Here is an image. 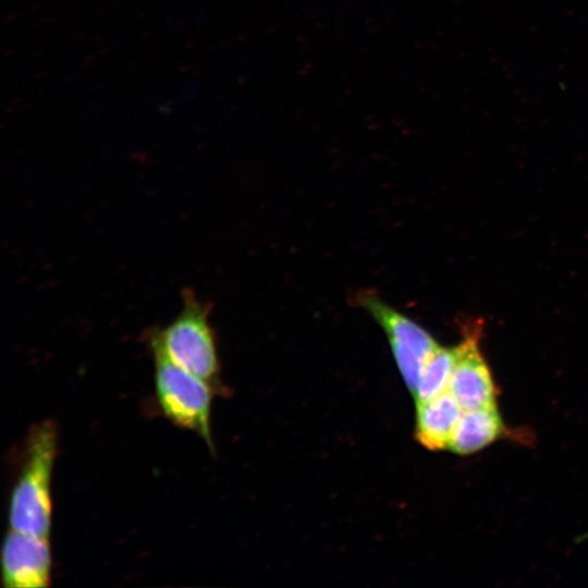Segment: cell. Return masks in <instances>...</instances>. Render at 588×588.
<instances>
[{
  "mask_svg": "<svg viewBox=\"0 0 588 588\" xmlns=\"http://www.w3.org/2000/svg\"><path fill=\"white\" fill-rule=\"evenodd\" d=\"M57 449L58 431L52 420L37 424L28 432L22 465L9 501L10 529L49 538L51 480Z\"/></svg>",
  "mask_w": 588,
  "mask_h": 588,
  "instance_id": "1",
  "label": "cell"
},
{
  "mask_svg": "<svg viewBox=\"0 0 588 588\" xmlns=\"http://www.w3.org/2000/svg\"><path fill=\"white\" fill-rule=\"evenodd\" d=\"M209 313L208 304L194 291L184 290L176 317L164 328L150 330L147 338L150 347L160 350L174 364L212 387L219 359Z\"/></svg>",
  "mask_w": 588,
  "mask_h": 588,
  "instance_id": "2",
  "label": "cell"
},
{
  "mask_svg": "<svg viewBox=\"0 0 588 588\" xmlns=\"http://www.w3.org/2000/svg\"><path fill=\"white\" fill-rule=\"evenodd\" d=\"M159 407L179 427L197 433L212 448L210 411L212 387L181 368L160 350L150 347Z\"/></svg>",
  "mask_w": 588,
  "mask_h": 588,
  "instance_id": "3",
  "label": "cell"
},
{
  "mask_svg": "<svg viewBox=\"0 0 588 588\" xmlns=\"http://www.w3.org/2000/svg\"><path fill=\"white\" fill-rule=\"evenodd\" d=\"M360 301L383 328L401 375L414 395L425 363L439 345L425 329L378 297L364 295Z\"/></svg>",
  "mask_w": 588,
  "mask_h": 588,
  "instance_id": "4",
  "label": "cell"
},
{
  "mask_svg": "<svg viewBox=\"0 0 588 588\" xmlns=\"http://www.w3.org/2000/svg\"><path fill=\"white\" fill-rule=\"evenodd\" d=\"M52 568L48 538L10 529L1 549V579L7 588H42L50 585Z\"/></svg>",
  "mask_w": 588,
  "mask_h": 588,
  "instance_id": "5",
  "label": "cell"
},
{
  "mask_svg": "<svg viewBox=\"0 0 588 588\" xmlns=\"http://www.w3.org/2000/svg\"><path fill=\"white\" fill-rule=\"evenodd\" d=\"M480 326H470L457 345V359L448 391L464 411L495 405V385L480 348Z\"/></svg>",
  "mask_w": 588,
  "mask_h": 588,
  "instance_id": "6",
  "label": "cell"
},
{
  "mask_svg": "<svg viewBox=\"0 0 588 588\" xmlns=\"http://www.w3.org/2000/svg\"><path fill=\"white\" fill-rule=\"evenodd\" d=\"M463 411L448 390L427 401L417 402L418 441L429 450L448 449Z\"/></svg>",
  "mask_w": 588,
  "mask_h": 588,
  "instance_id": "7",
  "label": "cell"
},
{
  "mask_svg": "<svg viewBox=\"0 0 588 588\" xmlns=\"http://www.w3.org/2000/svg\"><path fill=\"white\" fill-rule=\"evenodd\" d=\"M502 430L503 424L495 405L463 411L449 449L462 455L477 452L493 442Z\"/></svg>",
  "mask_w": 588,
  "mask_h": 588,
  "instance_id": "8",
  "label": "cell"
},
{
  "mask_svg": "<svg viewBox=\"0 0 588 588\" xmlns=\"http://www.w3.org/2000/svg\"><path fill=\"white\" fill-rule=\"evenodd\" d=\"M457 353V346L441 347L439 345L429 356L414 393L416 403L432 399L448 390Z\"/></svg>",
  "mask_w": 588,
  "mask_h": 588,
  "instance_id": "9",
  "label": "cell"
}]
</instances>
